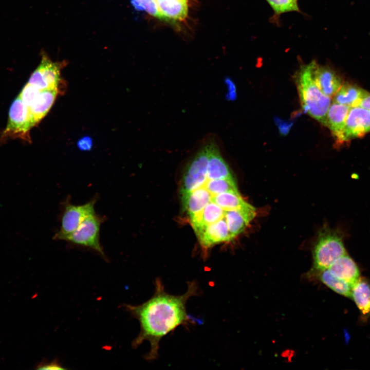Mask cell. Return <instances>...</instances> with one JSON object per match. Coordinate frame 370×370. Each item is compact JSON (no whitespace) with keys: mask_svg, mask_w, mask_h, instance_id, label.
<instances>
[{"mask_svg":"<svg viewBox=\"0 0 370 370\" xmlns=\"http://www.w3.org/2000/svg\"><path fill=\"white\" fill-rule=\"evenodd\" d=\"M155 286L153 295L147 301L136 306L124 305L125 309L140 324V332L133 340L132 346L136 348L144 341H149L150 350L144 356L149 361L158 357L162 338L179 326L187 327L194 324V320L187 312L186 304L191 297L198 294L195 281L188 282L187 291L181 295L166 292L159 278L155 280Z\"/></svg>","mask_w":370,"mask_h":370,"instance_id":"6da1fadb","label":"cell"},{"mask_svg":"<svg viewBox=\"0 0 370 370\" xmlns=\"http://www.w3.org/2000/svg\"><path fill=\"white\" fill-rule=\"evenodd\" d=\"M313 61L300 67L295 75V82L303 110L310 117L325 125L331 98L323 94L312 76Z\"/></svg>","mask_w":370,"mask_h":370,"instance_id":"7a4b0ae2","label":"cell"},{"mask_svg":"<svg viewBox=\"0 0 370 370\" xmlns=\"http://www.w3.org/2000/svg\"><path fill=\"white\" fill-rule=\"evenodd\" d=\"M346 254L340 235L329 229H324L313 248L312 271L328 269L337 259Z\"/></svg>","mask_w":370,"mask_h":370,"instance_id":"3957f363","label":"cell"},{"mask_svg":"<svg viewBox=\"0 0 370 370\" xmlns=\"http://www.w3.org/2000/svg\"><path fill=\"white\" fill-rule=\"evenodd\" d=\"M35 125L29 108L18 96L12 103L9 112L8 124L1 140L21 138L30 141L29 131Z\"/></svg>","mask_w":370,"mask_h":370,"instance_id":"277c9868","label":"cell"},{"mask_svg":"<svg viewBox=\"0 0 370 370\" xmlns=\"http://www.w3.org/2000/svg\"><path fill=\"white\" fill-rule=\"evenodd\" d=\"M209 156L208 140L187 165L181 179L180 194L192 191L205 185L208 180Z\"/></svg>","mask_w":370,"mask_h":370,"instance_id":"5b68a950","label":"cell"},{"mask_svg":"<svg viewBox=\"0 0 370 370\" xmlns=\"http://www.w3.org/2000/svg\"><path fill=\"white\" fill-rule=\"evenodd\" d=\"M103 218L96 213L86 218L72 232L62 237L64 240L73 244L93 249L105 257L100 243V229Z\"/></svg>","mask_w":370,"mask_h":370,"instance_id":"8992f818","label":"cell"},{"mask_svg":"<svg viewBox=\"0 0 370 370\" xmlns=\"http://www.w3.org/2000/svg\"><path fill=\"white\" fill-rule=\"evenodd\" d=\"M96 199H93L85 204L75 205L68 202L64 205L61 218L60 229L55 234L54 238H61L72 232L88 216L95 213Z\"/></svg>","mask_w":370,"mask_h":370,"instance_id":"52a82bcc","label":"cell"},{"mask_svg":"<svg viewBox=\"0 0 370 370\" xmlns=\"http://www.w3.org/2000/svg\"><path fill=\"white\" fill-rule=\"evenodd\" d=\"M370 132V110L360 106L351 107L345 123L337 138L343 142L361 137Z\"/></svg>","mask_w":370,"mask_h":370,"instance_id":"ba28073f","label":"cell"},{"mask_svg":"<svg viewBox=\"0 0 370 370\" xmlns=\"http://www.w3.org/2000/svg\"><path fill=\"white\" fill-rule=\"evenodd\" d=\"M61 64L43 54L40 64L30 77L28 83L41 90L58 88L61 83Z\"/></svg>","mask_w":370,"mask_h":370,"instance_id":"9c48e42d","label":"cell"},{"mask_svg":"<svg viewBox=\"0 0 370 370\" xmlns=\"http://www.w3.org/2000/svg\"><path fill=\"white\" fill-rule=\"evenodd\" d=\"M195 233L201 246L205 249L233 239L224 217L214 223L200 228Z\"/></svg>","mask_w":370,"mask_h":370,"instance_id":"30bf717a","label":"cell"},{"mask_svg":"<svg viewBox=\"0 0 370 370\" xmlns=\"http://www.w3.org/2000/svg\"><path fill=\"white\" fill-rule=\"evenodd\" d=\"M312 76L321 92L330 98L336 94L343 84L341 78L328 66L318 64L313 61Z\"/></svg>","mask_w":370,"mask_h":370,"instance_id":"8fae6325","label":"cell"},{"mask_svg":"<svg viewBox=\"0 0 370 370\" xmlns=\"http://www.w3.org/2000/svg\"><path fill=\"white\" fill-rule=\"evenodd\" d=\"M209 156L207 170V179L233 178L228 164L222 157L216 142L209 139Z\"/></svg>","mask_w":370,"mask_h":370,"instance_id":"7c38bea8","label":"cell"},{"mask_svg":"<svg viewBox=\"0 0 370 370\" xmlns=\"http://www.w3.org/2000/svg\"><path fill=\"white\" fill-rule=\"evenodd\" d=\"M255 215V209L253 207L245 209L225 210L224 217L233 238L244 231Z\"/></svg>","mask_w":370,"mask_h":370,"instance_id":"4fadbf2b","label":"cell"},{"mask_svg":"<svg viewBox=\"0 0 370 370\" xmlns=\"http://www.w3.org/2000/svg\"><path fill=\"white\" fill-rule=\"evenodd\" d=\"M181 196L183 210L190 219L200 212L211 201L212 197V195L204 186Z\"/></svg>","mask_w":370,"mask_h":370,"instance_id":"5bb4252c","label":"cell"},{"mask_svg":"<svg viewBox=\"0 0 370 370\" xmlns=\"http://www.w3.org/2000/svg\"><path fill=\"white\" fill-rule=\"evenodd\" d=\"M328 269L334 275L344 281L351 287L360 278L357 265L347 254L337 259Z\"/></svg>","mask_w":370,"mask_h":370,"instance_id":"9a60e30c","label":"cell"},{"mask_svg":"<svg viewBox=\"0 0 370 370\" xmlns=\"http://www.w3.org/2000/svg\"><path fill=\"white\" fill-rule=\"evenodd\" d=\"M351 107L332 101L328 109L325 126L337 138L344 126Z\"/></svg>","mask_w":370,"mask_h":370,"instance_id":"2e32d148","label":"cell"},{"mask_svg":"<svg viewBox=\"0 0 370 370\" xmlns=\"http://www.w3.org/2000/svg\"><path fill=\"white\" fill-rule=\"evenodd\" d=\"M58 88L42 90L36 100L29 108L32 118L35 124L46 115L52 106L59 93Z\"/></svg>","mask_w":370,"mask_h":370,"instance_id":"e0dca14e","label":"cell"},{"mask_svg":"<svg viewBox=\"0 0 370 370\" xmlns=\"http://www.w3.org/2000/svg\"><path fill=\"white\" fill-rule=\"evenodd\" d=\"M368 94V92L358 86L345 83H343L333 96L332 101L350 107L357 106Z\"/></svg>","mask_w":370,"mask_h":370,"instance_id":"ac0fdd59","label":"cell"},{"mask_svg":"<svg viewBox=\"0 0 370 370\" xmlns=\"http://www.w3.org/2000/svg\"><path fill=\"white\" fill-rule=\"evenodd\" d=\"M162 18L182 21L187 16V0H156Z\"/></svg>","mask_w":370,"mask_h":370,"instance_id":"d6986e66","label":"cell"},{"mask_svg":"<svg viewBox=\"0 0 370 370\" xmlns=\"http://www.w3.org/2000/svg\"><path fill=\"white\" fill-rule=\"evenodd\" d=\"M224 212L223 208L211 201L200 212L190 219L194 232L223 218Z\"/></svg>","mask_w":370,"mask_h":370,"instance_id":"ffe728a7","label":"cell"},{"mask_svg":"<svg viewBox=\"0 0 370 370\" xmlns=\"http://www.w3.org/2000/svg\"><path fill=\"white\" fill-rule=\"evenodd\" d=\"M351 297L363 314L370 312V284L367 282L359 278L351 287Z\"/></svg>","mask_w":370,"mask_h":370,"instance_id":"44dd1931","label":"cell"},{"mask_svg":"<svg viewBox=\"0 0 370 370\" xmlns=\"http://www.w3.org/2000/svg\"><path fill=\"white\" fill-rule=\"evenodd\" d=\"M211 201L224 210L245 209L253 207L243 199L239 193L228 192L212 195Z\"/></svg>","mask_w":370,"mask_h":370,"instance_id":"7402d4cb","label":"cell"},{"mask_svg":"<svg viewBox=\"0 0 370 370\" xmlns=\"http://www.w3.org/2000/svg\"><path fill=\"white\" fill-rule=\"evenodd\" d=\"M313 272L319 280L335 292L346 297H351V286L334 275L328 269Z\"/></svg>","mask_w":370,"mask_h":370,"instance_id":"603a6c76","label":"cell"},{"mask_svg":"<svg viewBox=\"0 0 370 370\" xmlns=\"http://www.w3.org/2000/svg\"><path fill=\"white\" fill-rule=\"evenodd\" d=\"M211 195L232 192L239 193L234 178L207 180L203 186Z\"/></svg>","mask_w":370,"mask_h":370,"instance_id":"cb8c5ba5","label":"cell"},{"mask_svg":"<svg viewBox=\"0 0 370 370\" xmlns=\"http://www.w3.org/2000/svg\"><path fill=\"white\" fill-rule=\"evenodd\" d=\"M272 8L273 11V16L275 21L276 18L279 19V16L284 13L298 12L300 10L298 6V0H265Z\"/></svg>","mask_w":370,"mask_h":370,"instance_id":"d4e9b609","label":"cell"},{"mask_svg":"<svg viewBox=\"0 0 370 370\" xmlns=\"http://www.w3.org/2000/svg\"><path fill=\"white\" fill-rule=\"evenodd\" d=\"M132 4L138 10H144L153 16L162 18L156 0H132Z\"/></svg>","mask_w":370,"mask_h":370,"instance_id":"484cf974","label":"cell"},{"mask_svg":"<svg viewBox=\"0 0 370 370\" xmlns=\"http://www.w3.org/2000/svg\"><path fill=\"white\" fill-rule=\"evenodd\" d=\"M42 90L29 84H26L18 97L25 104L30 108L38 98Z\"/></svg>","mask_w":370,"mask_h":370,"instance_id":"4316f807","label":"cell"},{"mask_svg":"<svg viewBox=\"0 0 370 370\" xmlns=\"http://www.w3.org/2000/svg\"><path fill=\"white\" fill-rule=\"evenodd\" d=\"M77 145L81 151H90L92 146V141L89 137L85 136L78 141Z\"/></svg>","mask_w":370,"mask_h":370,"instance_id":"83f0119b","label":"cell"},{"mask_svg":"<svg viewBox=\"0 0 370 370\" xmlns=\"http://www.w3.org/2000/svg\"><path fill=\"white\" fill-rule=\"evenodd\" d=\"M38 369L47 370H64L66 368L62 367L57 361H53L50 363H44L39 365Z\"/></svg>","mask_w":370,"mask_h":370,"instance_id":"f1b7e54d","label":"cell"},{"mask_svg":"<svg viewBox=\"0 0 370 370\" xmlns=\"http://www.w3.org/2000/svg\"><path fill=\"white\" fill-rule=\"evenodd\" d=\"M358 106L370 110V94L366 96L359 103Z\"/></svg>","mask_w":370,"mask_h":370,"instance_id":"f546056e","label":"cell"}]
</instances>
